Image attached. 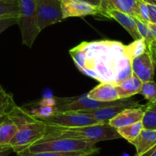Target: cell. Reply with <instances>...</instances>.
I'll use <instances>...</instances> for the list:
<instances>
[{
	"instance_id": "1",
	"label": "cell",
	"mask_w": 156,
	"mask_h": 156,
	"mask_svg": "<svg viewBox=\"0 0 156 156\" xmlns=\"http://www.w3.org/2000/svg\"><path fill=\"white\" fill-rule=\"evenodd\" d=\"M70 55L82 73L101 83L114 84L117 74L132 67L126 45L118 41H84L70 50Z\"/></svg>"
},
{
	"instance_id": "2",
	"label": "cell",
	"mask_w": 156,
	"mask_h": 156,
	"mask_svg": "<svg viewBox=\"0 0 156 156\" xmlns=\"http://www.w3.org/2000/svg\"><path fill=\"white\" fill-rule=\"evenodd\" d=\"M51 138H69L96 144L102 141L112 140L122 137L116 129L109 126V123H103L75 128L48 126L47 133L43 139Z\"/></svg>"
},
{
	"instance_id": "3",
	"label": "cell",
	"mask_w": 156,
	"mask_h": 156,
	"mask_svg": "<svg viewBox=\"0 0 156 156\" xmlns=\"http://www.w3.org/2000/svg\"><path fill=\"white\" fill-rule=\"evenodd\" d=\"M16 125L18 131L10 142V146L17 154L42 139L47 133V126L31 114L25 119L18 121Z\"/></svg>"
},
{
	"instance_id": "4",
	"label": "cell",
	"mask_w": 156,
	"mask_h": 156,
	"mask_svg": "<svg viewBox=\"0 0 156 156\" xmlns=\"http://www.w3.org/2000/svg\"><path fill=\"white\" fill-rule=\"evenodd\" d=\"M96 144L79 139L69 138H51L42 139L28 148L30 152H44V151H58V152H71V151H84L95 150Z\"/></svg>"
},
{
	"instance_id": "5",
	"label": "cell",
	"mask_w": 156,
	"mask_h": 156,
	"mask_svg": "<svg viewBox=\"0 0 156 156\" xmlns=\"http://www.w3.org/2000/svg\"><path fill=\"white\" fill-rule=\"evenodd\" d=\"M19 16L18 25L22 34V43L32 47L41 31L36 23V0H19Z\"/></svg>"
},
{
	"instance_id": "6",
	"label": "cell",
	"mask_w": 156,
	"mask_h": 156,
	"mask_svg": "<svg viewBox=\"0 0 156 156\" xmlns=\"http://www.w3.org/2000/svg\"><path fill=\"white\" fill-rule=\"evenodd\" d=\"M37 119L47 126L58 128H75L103 123L80 112H55L49 116Z\"/></svg>"
},
{
	"instance_id": "7",
	"label": "cell",
	"mask_w": 156,
	"mask_h": 156,
	"mask_svg": "<svg viewBox=\"0 0 156 156\" xmlns=\"http://www.w3.org/2000/svg\"><path fill=\"white\" fill-rule=\"evenodd\" d=\"M63 19L60 0H36V23L40 31Z\"/></svg>"
},
{
	"instance_id": "8",
	"label": "cell",
	"mask_w": 156,
	"mask_h": 156,
	"mask_svg": "<svg viewBox=\"0 0 156 156\" xmlns=\"http://www.w3.org/2000/svg\"><path fill=\"white\" fill-rule=\"evenodd\" d=\"M63 19L84 17L87 16H101L104 9L95 6L83 0H60Z\"/></svg>"
},
{
	"instance_id": "9",
	"label": "cell",
	"mask_w": 156,
	"mask_h": 156,
	"mask_svg": "<svg viewBox=\"0 0 156 156\" xmlns=\"http://www.w3.org/2000/svg\"><path fill=\"white\" fill-rule=\"evenodd\" d=\"M142 106H143V105L139 104L137 102H135L131 99L128 98L126 100L119 104L108 106L106 107L100 108V109H92V110H83L79 111V112L86 114L103 123H108L109 120L113 119L114 117L116 116L118 114L125 109L139 108Z\"/></svg>"
},
{
	"instance_id": "10",
	"label": "cell",
	"mask_w": 156,
	"mask_h": 156,
	"mask_svg": "<svg viewBox=\"0 0 156 156\" xmlns=\"http://www.w3.org/2000/svg\"><path fill=\"white\" fill-rule=\"evenodd\" d=\"M131 66L133 74L139 78L143 83L153 80L156 65L154 58L148 51L140 56L133 58L131 60Z\"/></svg>"
},
{
	"instance_id": "11",
	"label": "cell",
	"mask_w": 156,
	"mask_h": 156,
	"mask_svg": "<svg viewBox=\"0 0 156 156\" xmlns=\"http://www.w3.org/2000/svg\"><path fill=\"white\" fill-rule=\"evenodd\" d=\"M101 16L116 21L119 25L123 27L124 29H126V31L131 35L134 40L142 38L137 30L136 18L133 16L109 6L103 10Z\"/></svg>"
},
{
	"instance_id": "12",
	"label": "cell",
	"mask_w": 156,
	"mask_h": 156,
	"mask_svg": "<svg viewBox=\"0 0 156 156\" xmlns=\"http://www.w3.org/2000/svg\"><path fill=\"white\" fill-rule=\"evenodd\" d=\"M145 105L139 108H132L126 109L118 114L113 119L109 121V125L115 129L132 125L133 123L142 121L144 115V109Z\"/></svg>"
},
{
	"instance_id": "13",
	"label": "cell",
	"mask_w": 156,
	"mask_h": 156,
	"mask_svg": "<svg viewBox=\"0 0 156 156\" xmlns=\"http://www.w3.org/2000/svg\"><path fill=\"white\" fill-rule=\"evenodd\" d=\"M87 94L89 98L98 101L110 102L119 100L115 84L112 83H101Z\"/></svg>"
},
{
	"instance_id": "14",
	"label": "cell",
	"mask_w": 156,
	"mask_h": 156,
	"mask_svg": "<svg viewBox=\"0 0 156 156\" xmlns=\"http://www.w3.org/2000/svg\"><path fill=\"white\" fill-rule=\"evenodd\" d=\"M131 144L136 148V155H142L156 145V130L143 129Z\"/></svg>"
},
{
	"instance_id": "15",
	"label": "cell",
	"mask_w": 156,
	"mask_h": 156,
	"mask_svg": "<svg viewBox=\"0 0 156 156\" xmlns=\"http://www.w3.org/2000/svg\"><path fill=\"white\" fill-rule=\"evenodd\" d=\"M143 82L135 74L132 75L126 80L115 84L119 99L130 98L140 93Z\"/></svg>"
},
{
	"instance_id": "16",
	"label": "cell",
	"mask_w": 156,
	"mask_h": 156,
	"mask_svg": "<svg viewBox=\"0 0 156 156\" xmlns=\"http://www.w3.org/2000/svg\"><path fill=\"white\" fill-rule=\"evenodd\" d=\"M18 131V127L14 122L5 114L0 118V145L9 146Z\"/></svg>"
},
{
	"instance_id": "17",
	"label": "cell",
	"mask_w": 156,
	"mask_h": 156,
	"mask_svg": "<svg viewBox=\"0 0 156 156\" xmlns=\"http://www.w3.org/2000/svg\"><path fill=\"white\" fill-rule=\"evenodd\" d=\"M100 148L84 151H71V152H58V151H44V152H30L28 150L19 153L18 156H94L98 154Z\"/></svg>"
},
{
	"instance_id": "18",
	"label": "cell",
	"mask_w": 156,
	"mask_h": 156,
	"mask_svg": "<svg viewBox=\"0 0 156 156\" xmlns=\"http://www.w3.org/2000/svg\"><path fill=\"white\" fill-rule=\"evenodd\" d=\"M142 122L144 129L156 130V102L145 105Z\"/></svg>"
},
{
	"instance_id": "19",
	"label": "cell",
	"mask_w": 156,
	"mask_h": 156,
	"mask_svg": "<svg viewBox=\"0 0 156 156\" xmlns=\"http://www.w3.org/2000/svg\"><path fill=\"white\" fill-rule=\"evenodd\" d=\"M143 129L142 121H139V122L133 123L132 125L117 129V132L120 135L121 137L126 139L129 142L131 143L139 136V133Z\"/></svg>"
},
{
	"instance_id": "20",
	"label": "cell",
	"mask_w": 156,
	"mask_h": 156,
	"mask_svg": "<svg viewBox=\"0 0 156 156\" xmlns=\"http://www.w3.org/2000/svg\"><path fill=\"white\" fill-rule=\"evenodd\" d=\"M19 2L0 1V19L19 18Z\"/></svg>"
},
{
	"instance_id": "21",
	"label": "cell",
	"mask_w": 156,
	"mask_h": 156,
	"mask_svg": "<svg viewBox=\"0 0 156 156\" xmlns=\"http://www.w3.org/2000/svg\"><path fill=\"white\" fill-rule=\"evenodd\" d=\"M126 51L131 60L133 58L140 56L148 51V44L144 38L134 40L133 43L126 46Z\"/></svg>"
},
{
	"instance_id": "22",
	"label": "cell",
	"mask_w": 156,
	"mask_h": 156,
	"mask_svg": "<svg viewBox=\"0 0 156 156\" xmlns=\"http://www.w3.org/2000/svg\"><path fill=\"white\" fill-rule=\"evenodd\" d=\"M15 103L12 96L8 94L2 86H0V118L8 113Z\"/></svg>"
},
{
	"instance_id": "23",
	"label": "cell",
	"mask_w": 156,
	"mask_h": 156,
	"mask_svg": "<svg viewBox=\"0 0 156 156\" xmlns=\"http://www.w3.org/2000/svg\"><path fill=\"white\" fill-rule=\"evenodd\" d=\"M139 94L144 97L148 103L156 102V83L154 80L144 82Z\"/></svg>"
},
{
	"instance_id": "24",
	"label": "cell",
	"mask_w": 156,
	"mask_h": 156,
	"mask_svg": "<svg viewBox=\"0 0 156 156\" xmlns=\"http://www.w3.org/2000/svg\"><path fill=\"white\" fill-rule=\"evenodd\" d=\"M107 7L115 9L119 11L125 12L129 16L136 18V14L133 9L126 0H107Z\"/></svg>"
},
{
	"instance_id": "25",
	"label": "cell",
	"mask_w": 156,
	"mask_h": 156,
	"mask_svg": "<svg viewBox=\"0 0 156 156\" xmlns=\"http://www.w3.org/2000/svg\"><path fill=\"white\" fill-rule=\"evenodd\" d=\"M137 19H141L146 22H150L149 12H148V3L138 0V17Z\"/></svg>"
},
{
	"instance_id": "26",
	"label": "cell",
	"mask_w": 156,
	"mask_h": 156,
	"mask_svg": "<svg viewBox=\"0 0 156 156\" xmlns=\"http://www.w3.org/2000/svg\"><path fill=\"white\" fill-rule=\"evenodd\" d=\"M136 22L137 30L139 31V34H140L142 38L147 41V39L148 37V22H144V21L137 19V18H136Z\"/></svg>"
},
{
	"instance_id": "27",
	"label": "cell",
	"mask_w": 156,
	"mask_h": 156,
	"mask_svg": "<svg viewBox=\"0 0 156 156\" xmlns=\"http://www.w3.org/2000/svg\"><path fill=\"white\" fill-rule=\"evenodd\" d=\"M19 18H10V19H0V34L5 30L18 23Z\"/></svg>"
},
{
	"instance_id": "28",
	"label": "cell",
	"mask_w": 156,
	"mask_h": 156,
	"mask_svg": "<svg viewBox=\"0 0 156 156\" xmlns=\"http://www.w3.org/2000/svg\"><path fill=\"white\" fill-rule=\"evenodd\" d=\"M148 37L147 39L146 43H149L150 41L156 39V24L148 22Z\"/></svg>"
},
{
	"instance_id": "29",
	"label": "cell",
	"mask_w": 156,
	"mask_h": 156,
	"mask_svg": "<svg viewBox=\"0 0 156 156\" xmlns=\"http://www.w3.org/2000/svg\"><path fill=\"white\" fill-rule=\"evenodd\" d=\"M85 2H88V3L91 4L93 5H95V6L100 7V8L103 9H106L107 8V1L106 0H83Z\"/></svg>"
},
{
	"instance_id": "30",
	"label": "cell",
	"mask_w": 156,
	"mask_h": 156,
	"mask_svg": "<svg viewBox=\"0 0 156 156\" xmlns=\"http://www.w3.org/2000/svg\"><path fill=\"white\" fill-rule=\"evenodd\" d=\"M150 22L156 24V5L148 4Z\"/></svg>"
},
{
	"instance_id": "31",
	"label": "cell",
	"mask_w": 156,
	"mask_h": 156,
	"mask_svg": "<svg viewBox=\"0 0 156 156\" xmlns=\"http://www.w3.org/2000/svg\"><path fill=\"white\" fill-rule=\"evenodd\" d=\"M147 44H148V51L154 60L156 58V39L150 41Z\"/></svg>"
},
{
	"instance_id": "32",
	"label": "cell",
	"mask_w": 156,
	"mask_h": 156,
	"mask_svg": "<svg viewBox=\"0 0 156 156\" xmlns=\"http://www.w3.org/2000/svg\"><path fill=\"white\" fill-rule=\"evenodd\" d=\"M12 152H14L11 146H2L0 145V156H9Z\"/></svg>"
},
{
	"instance_id": "33",
	"label": "cell",
	"mask_w": 156,
	"mask_h": 156,
	"mask_svg": "<svg viewBox=\"0 0 156 156\" xmlns=\"http://www.w3.org/2000/svg\"><path fill=\"white\" fill-rule=\"evenodd\" d=\"M130 6L133 9L136 14V18L138 17V0H126Z\"/></svg>"
},
{
	"instance_id": "34",
	"label": "cell",
	"mask_w": 156,
	"mask_h": 156,
	"mask_svg": "<svg viewBox=\"0 0 156 156\" xmlns=\"http://www.w3.org/2000/svg\"><path fill=\"white\" fill-rule=\"evenodd\" d=\"M135 156L137 155L136 154ZM141 156H156V145L151 149H150L149 151H148L147 152H145V154H143Z\"/></svg>"
},
{
	"instance_id": "35",
	"label": "cell",
	"mask_w": 156,
	"mask_h": 156,
	"mask_svg": "<svg viewBox=\"0 0 156 156\" xmlns=\"http://www.w3.org/2000/svg\"><path fill=\"white\" fill-rule=\"evenodd\" d=\"M142 2H145L148 4H151V5H156V1L155 0H141Z\"/></svg>"
},
{
	"instance_id": "36",
	"label": "cell",
	"mask_w": 156,
	"mask_h": 156,
	"mask_svg": "<svg viewBox=\"0 0 156 156\" xmlns=\"http://www.w3.org/2000/svg\"><path fill=\"white\" fill-rule=\"evenodd\" d=\"M0 1H5V2H18L19 0H0Z\"/></svg>"
},
{
	"instance_id": "37",
	"label": "cell",
	"mask_w": 156,
	"mask_h": 156,
	"mask_svg": "<svg viewBox=\"0 0 156 156\" xmlns=\"http://www.w3.org/2000/svg\"><path fill=\"white\" fill-rule=\"evenodd\" d=\"M122 156H129V155L128 154H124L123 155H122Z\"/></svg>"
},
{
	"instance_id": "38",
	"label": "cell",
	"mask_w": 156,
	"mask_h": 156,
	"mask_svg": "<svg viewBox=\"0 0 156 156\" xmlns=\"http://www.w3.org/2000/svg\"><path fill=\"white\" fill-rule=\"evenodd\" d=\"M154 64H155V65H156V58L154 60Z\"/></svg>"
},
{
	"instance_id": "39",
	"label": "cell",
	"mask_w": 156,
	"mask_h": 156,
	"mask_svg": "<svg viewBox=\"0 0 156 156\" xmlns=\"http://www.w3.org/2000/svg\"><path fill=\"white\" fill-rule=\"evenodd\" d=\"M106 1H107V0H106Z\"/></svg>"
},
{
	"instance_id": "40",
	"label": "cell",
	"mask_w": 156,
	"mask_h": 156,
	"mask_svg": "<svg viewBox=\"0 0 156 156\" xmlns=\"http://www.w3.org/2000/svg\"><path fill=\"white\" fill-rule=\"evenodd\" d=\"M155 1H156V0H155Z\"/></svg>"
}]
</instances>
